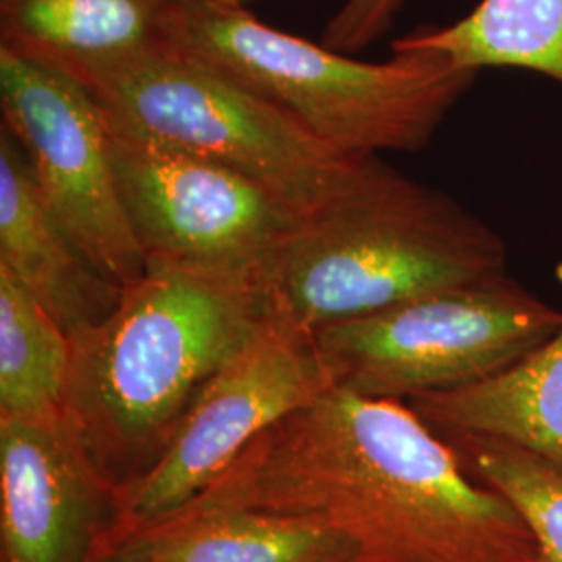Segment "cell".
<instances>
[{"label":"cell","mask_w":562,"mask_h":562,"mask_svg":"<svg viewBox=\"0 0 562 562\" xmlns=\"http://www.w3.org/2000/svg\"><path fill=\"white\" fill-rule=\"evenodd\" d=\"M215 508L322 522L359 562H540L519 510L475 482L408 402L341 385L265 429L178 513Z\"/></svg>","instance_id":"cell-1"},{"label":"cell","mask_w":562,"mask_h":562,"mask_svg":"<svg viewBox=\"0 0 562 562\" xmlns=\"http://www.w3.org/2000/svg\"><path fill=\"white\" fill-rule=\"evenodd\" d=\"M269 317L261 278L148 265L102 322L71 334L65 408L111 482L161 461L202 387Z\"/></svg>","instance_id":"cell-2"},{"label":"cell","mask_w":562,"mask_h":562,"mask_svg":"<svg viewBox=\"0 0 562 562\" xmlns=\"http://www.w3.org/2000/svg\"><path fill=\"white\" fill-rule=\"evenodd\" d=\"M508 276L503 238L461 202L364 161L302 220L261 273L269 313L315 334L448 288Z\"/></svg>","instance_id":"cell-3"},{"label":"cell","mask_w":562,"mask_h":562,"mask_svg":"<svg viewBox=\"0 0 562 562\" xmlns=\"http://www.w3.org/2000/svg\"><path fill=\"white\" fill-rule=\"evenodd\" d=\"M169 42L346 157L427 146L480 76L427 50H392L382 63L355 59L276 30L232 0H183Z\"/></svg>","instance_id":"cell-4"},{"label":"cell","mask_w":562,"mask_h":562,"mask_svg":"<svg viewBox=\"0 0 562 562\" xmlns=\"http://www.w3.org/2000/svg\"><path fill=\"white\" fill-rule=\"evenodd\" d=\"M80 83L113 123L222 162L304 217L369 159L336 153L240 81L171 46Z\"/></svg>","instance_id":"cell-5"},{"label":"cell","mask_w":562,"mask_h":562,"mask_svg":"<svg viewBox=\"0 0 562 562\" xmlns=\"http://www.w3.org/2000/svg\"><path fill=\"white\" fill-rule=\"evenodd\" d=\"M561 327L562 308L508 273L417 296L313 336L334 385L408 402L496 378Z\"/></svg>","instance_id":"cell-6"},{"label":"cell","mask_w":562,"mask_h":562,"mask_svg":"<svg viewBox=\"0 0 562 562\" xmlns=\"http://www.w3.org/2000/svg\"><path fill=\"white\" fill-rule=\"evenodd\" d=\"M106 127L121 202L146 265L261 278L304 220L222 162L146 138L109 117Z\"/></svg>","instance_id":"cell-7"},{"label":"cell","mask_w":562,"mask_h":562,"mask_svg":"<svg viewBox=\"0 0 562 562\" xmlns=\"http://www.w3.org/2000/svg\"><path fill=\"white\" fill-rule=\"evenodd\" d=\"M0 113L83 255L121 288L142 280L148 265L121 202L106 117L88 88L0 44Z\"/></svg>","instance_id":"cell-8"},{"label":"cell","mask_w":562,"mask_h":562,"mask_svg":"<svg viewBox=\"0 0 562 562\" xmlns=\"http://www.w3.org/2000/svg\"><path fill=\"white\" fill-rule=\"evenodd\" d=\"M331 385L315 336L271 315L202 387L161 461L121 487L113 546L199 498L265 429Z\"/></svg>","instance_id":"cell-9"},{"label":"cell","mask_w":562,"mask_h":562,"mask_svg":"<svg viewBox=\"0 0 562 562\" xmlns=\"http://www.w3.org/2000/svg\"><path fill=\"white\" fill-rule=\"evenodd\" d=\"M121 487L74 417H0L2 562H101L115 542Z\"/></svg>","instance_id":"cell-10"},{"label":"cell","mask_w":562,"mask_h":562,"mask_svg":"<svg viewBox=\"0 0 562 562\" xmlns=\"http://www.w3.org/2000/svg\"><path fill=\"white\" fill-rule=\"evenodd\" d=\"M0 267L71 336L102 322L123 288L90 261L60 225L18 140L0 127Z\"/></svg>","instance_id":"cell-11"},{"label":"cell","mask_w":562,"mask_h":562,"mask_svg":"<svg viewBox=\"0 0 562 562\" xmlns=\"http://www.w3.org/2000/svg\"><path fill=\"white\" fill-rule=\"evenodd\" d=\"M183 0H0V44L78 81L171 46Z\"/></svg>","instance_id":"cell-12"},{"label":"cell","mask_w":562,"mask_h":562,"mask_svg":"<svg viewBox=\"0 0 562 562\" xmlns=\"http://www.w3.org/2000/svg\"><path fill=\"white\" fill-rule=\"evenodd\" d=\"M111 552L140 562H359L352 540L327 525L248 508L178 513Z\"/></svg>","instance_id":"cell-13"},{"label":"cell","mask_w":562,"mask_h":562,"mask_svg":"<svg viewBox=\"0 0 562 562\" xmlns=\"http://www.w3.org/2000/svg\"><path fill=\"white\" fill-rule=\"evenodd\" d=\"M408 406L438 434L513 443L562 475V327L501 375L417 396Z\"/></svg>","instance_id":"cell-14"},{"label":"cell","mask_w":562,"mask_h":562,"mask_svg":"<svg viewBox=\"0 0 562 562\" xmlns=\"http://www.w3.org/2000/svg\"><path fill=\"white\" fill-rule=\"evenodd\" d=\"M392 50H427L462 69L519 67L562 83V0H482L467 18L423 27Z\"/></svg>","instance_id":"cell-15"},{"label":"cell","mask_w":562,"mask_h":562,"mask_svg":"<svg viewBox=\"0 0 562 562\" xmlns=\"http://www.w3.org/2000/svg\"><path fill=\"white\" fill-rule=\"evenodd\" d=\"M71 336L0 267V417H42L65 408Z\"/></svg>","instance_id":"cell-16"},{"label":"cell","mask_w":562,"mask_h":562,"mask_svg":"<svg viewBox=\"0 0 562 562\" xmlns=\"http://www.w3.org/2000/svg\"><path fill=\"white\" fill-rule=\"evenodd\" d=\"M462 469L513 504L531 529L540 562H562V475L513 443L471 434H440Z\"/></svg>","instance_id":"cell-17"},{"label":"cell","mask_w":562,"mask_h":562,"mask_svg":"<svg viewBox=\"0 0 562 562\" xmlns=\"http://www.w3.org/2000/svg\"><path fill=\"white\" fill-rule=\"evenodd\" d=\"M404 0H344L323 30V44L355 55L380 41L390 30Z\"/></svg>","instance_id":"cell-18"},{"label":"cell","mask_w":562,"mask_h":562,"mask_svg":"<svg viewBox=\"0 0 562 562\" xmlns=\"http://www.w3.org/2000/svg\"><path fill=\"white\" fill-rule=\"evenodd\" d=\"M101 562H140L136 561V559H130V557H125V554H120V552H111V554H106Z\"/></svg>","instance_id":"cell-19"},{"label":"cell","mask_w":562,"mask_h":562,"mask_svg":"<svg viewBox=\"0 0 562 562\" xmlns=\"http://www.w3.org/2000/svg\"><path fill=\"white\" fill-rule=\"evenodd\" d=\"M232 2H241V0H232Z\"/></svg>","instance_id":"cell-20"}]
</instances>
